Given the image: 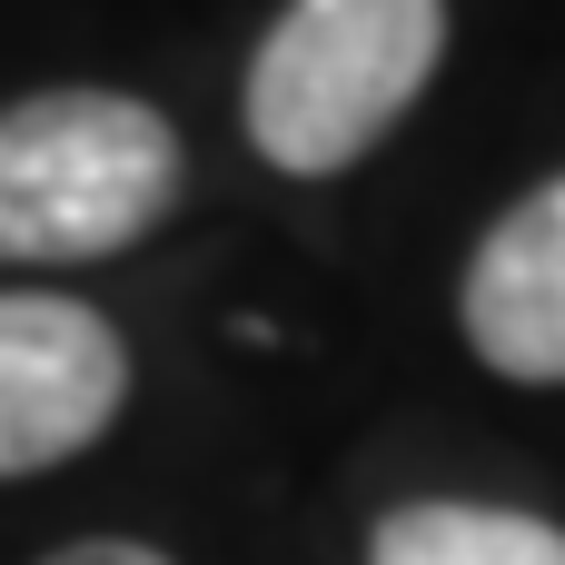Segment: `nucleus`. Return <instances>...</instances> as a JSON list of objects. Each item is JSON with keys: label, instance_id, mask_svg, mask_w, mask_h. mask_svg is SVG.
I'll return each mask as SVG.
<instances>
[{"label": "nucleus", "instance_id": "f257e3e1", "mask_svg": "<svg viewBox=\"0 0 565 565\" xmlns=\"http://www.w3.org/2000/svg\"><path fill=\"white\" fill-rule=\"evenodd\" d=\"M447 0H288L248 60V139L288 179L358 169L437 79Z\"/></svg>", "mask_w": 565, "mask_h": 565}, {"label": "nucleus", "instance_id": "f03ea898", "mask_svg": "<svg viewBox=\"0 0 565 565\" xmlns=\"http://www.w3.org/2000/svg\"><path fill=\"white\" fill-rule=\"evenodd\" d=\"M179 209V129L129 89L0 109V258H109Z\"/></svg>", "mask_w": 565, "mask_h": 565}, {"label": "nucleus", "instance_id": "7ed1b4c3", "mask_svg": "<svg viewBox=\"0 0 565 565\" xmlns=\"http://www.w3.org/2000/svg\"><path fill=\"white\" fill-rule=\"evenodd\" d=\"M129 397V348L89 298L0 288V477H40L109 437Z\"/></svg>", "mask_w": 565, "mask_h": 565}, {"label": "nucleus", "instance_id": "20e7f679", "mask_svg": "<svg viewBox=\"0 0 565 565\" xmlns=\"http://www.w3.org/2000/svg\"><path fill=\"white\" fill-rule=\"evenodd\" d=\"M467 348L516 377V387H565V179L526 189L467 258L457 278Z\"/></svg>", "mask_w": 565, "mask_h": 565}, {"label": "nucleus", "instance_id": "39448f33", "mask_svg": "<svg viewBox=\"0 0 565 565\" xmlns=\"http://www.w3.org/2000/svg\"><path fill=\"white\" fill-rule=\"evenodd\" d=\"M367 565H565V526L526 516V507L417 497L367 536Z\"/></svg>", "mask_w": 565, "mask_h": 565}, {"label": "nucleus", "instance_id": "423d86ee", "mask_svg": "<svg viewBox=\"0 0 565 565\" xmlns=\"http://www.w3.org/2000/svg\"><path fill=\"white\" fill-rule=\"evenodd\" d=\"M40 565H169V556H149L129 536H79V546H60V556H40Z\"/></svg>", "mask_w": 565, "mask_h": 565}]
</instances>
